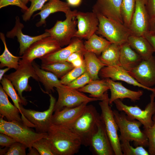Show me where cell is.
Listing matches in <instances>:
<instances>
[{"label": "cell", "mask_w": 155, "mask_h": 155, "mask_svg": "<svg viewBox=\"0 0 155 155\" xmlns=\"http://www.w3.org/2000/svg\"><path fill=\"white\" fill-rule=\"evenodd\" d=\"M61 48L58 42L49 36L32 44L26 51L21 58L25 61L32 63L36 59H40Z\"/></svg>", "instance_id": "obj_12"}, {"label": "cell", "mask_w": 155, "mask_h": 155, "mask_svg": "<svg viewBox=\"0 0 155 155\" xmlns=\"http://www.w3.org/2000/svg\"><path fill=\"white\" fill-rule=\"evenodd\" d=\"M94 12L96 14L99 20L96 31L98 34L105 38L112 43L121 45L127 42L128 38L132 35L128 27L123 24L107 18L98 12Z\"/></svg>", "instance_id": "obj_6"}, {"label": "cell", "mask_w": 155, "mask_h": 155, "mask_svg": "<svg viewBox=\"0 0 155 155\" xmlns=\"http://www.w3.org/2000/svg\"><path fill=\"white\" fill-rule=\"evenodd\" d=\"M27 148L24 144L16 142L9 147L5 155H26Z\"/></svg>", "instance_id": "obj_42"}, {"label": "cell", "mask_w": 155, "mask_h": 155, "mask_svg": "<svg viewBox=\"0 0 155 155\" xmlns=\"http://www.w3.org/2000/svg\"><path fill=\"white\" fill-rule=\"evenodd\" d=\"M67 2L70 6L72 7H77L81 4L82 0H66Z\"/></svg>", "instance_id": "obj_49"}, {"label": "cell", "mask_w": 155, "mask_h": 155, "mask_svg": "<svg viewBox=\"0 0 155 155\" xmlns=\"http://www.w3.org/2000/svg\"><path fill=\"white\" fill-rule=\"evenodd\" d=\"M47 134L54 155H74L82 145L80 137L70 127L51 124Z\"/></svg>", "instance_id": "obj_1"}, {"label": "cell", "mask_w": 155, "mask_h": 155, "mask_svg": "<svg viewBox=\"0 0 155 155\" xmlns=\"http://www.w3.org/2000/svg\"><path fill=\"white\" fill-rule=\"evenodd\" d=\"M88 103L86 102L75 107L65 108L55 112L52 117L51 124L71 127L83 113Z\"/></svg>", "instance_id": "obj_20"}, {"label": "cell", "mask_w": 155, "mask_h": 155, "mask_svg": "<svg viewBox=\"0 0 155 155\" xmlns=\"http://www.w3.org/2000/svg\"><path fill=\"white\" fill-rule=\"evenodd\" d=\"M114 117L120 133L119 139L133 141L136 146H148V139L142 131L140 127L142 125L139 121L129 119L125 113L113 110Z\"/></svg>", "instance_id": "obj_5"}, {"label": "cell", "mask_w": 155, "mask_h": 155, "mask_svg": "<svg viewBox=\"0 0 155 155\" xmlns=\"http://www.w3.org/2000/svg\"><path fill=\"white\" fill-rule=\"evenodd\" d=\"M29 152L27 153L28 155H40L37 150L33 147L29 148Z\"/></svg>", "instance_id": "obj_50"}, {"label": "cell", "mask_w": 155, "mask_h": 155, "mask_svg": "<svg viewBox=\"0 0 155 155\" xmlns=\"http://www.w3.org/2000/svg\"><path fill=\"white\" fill-rule=\"evenodd\" d=\"M143 1H144V3H145V4L146 3L147 0H143Z\"/></svg>", "instance_id": "obj_55"}, {"label": "cell", "mask_w": 155, "mask_h": 155, "mask_svg": "<svg viewBox=\"0 0 155 155\" xmlns=\"http://www.w3.org/2000/svg\"><path fill=\"white\" fill-rule=\"evenodd\" d=\"M58 97L56 102L54 112L65 108L75 107L87 102L101 100L100 99L88 96L77 89L71 88L66 85L56 88Z\"/></svg>", "instance_id": "obj_11"}, {"label": "cell", "mask_w": 155, "mask_h": 155, "mask_svg": "<svg viewBox=\"0 0 155 155\" xmlns=\"http://www.w3.org/2000/svg\"><path fill=\"white\" fill-rule=\"evenodd\" d=\"M84 56L86 71L89 74L92 80L99 79L98 75L100 70L107 65L103 63L94 53L86 51Z\"/></svg>", "instance_id": "obj_28"}, {"label": "cell", "mask_w": 155, "mask_h": 155, "mask_svg": "<svg viewBox=\"0 0 155 155\" xmlns=\"http://www.w3.org/2000/svg\"><path fill=\"white\" fill-rule=\"evenodd\" d=\"M16 70L9 74L5 75L4 76L11 82L22 100V104L26 106L28 102L23 96L22 92L32 90V88L28 83L29 78L32 77L37 81H39V79L32 62L20 59L19 67Z\"/></svg>", "instance_id": "obj_7"}, {"label": "cell", "mask_w": 155, "mask_h": 155, "mask_svg": "<svg viewBox=\"0 0 155 155\" xmlns=\"http://www.w3.org/2000/svg\"><path fill=\"white\" fill-rule=\"evenodd\" d=\"M86 71L84 63L82 66L73 68L67 73L60 78L62 84L67 85L75 80Z\"/></svg>", "instance_id": "obj_38"}, {"label": "cell", "mask_w": 155, "mask_h": 155, "mask_svg": "<svg viewBox=\"0 0 155 155\" xmlns=\"http://www.w3.org/2000/svg\"><path fill=\"white\" fill-rule=\"evenodd\" d=\"M121 147L123 155H150L142 146H139L133 148L130 144V141L124 139H120Z\"/></svg>", "instance_id": "obj_36"}, {"label": "cell", "mask_w": 155, "mask_h": 155, "mask_svg": "<svg viewBox=\"0 0 155 155\" xmlns=\"http://www.w3.org/2000/svg\"><path fill=\"white\" fill-rule=\"evenodd\" d=\"M16 142L7 135L0 133V145L2 147H9Z\"/></svg>", "instance_id": "obj_44"}, {"label": "cell", "mask_w": 155, "mask_h": 155, "mask_svg": "<svg viewBox=\"0 0 155 155\" xmlns=\"http://www.w3.org/2000/svg\"><path fill=\"white\" fill-rule=\"evenodd\" d=\"M139 83L151 88L155 85V57L143 60L136 67L127 71Z\"/></svg>", "instance_id": "obj_16"}, {"label": "cell", "mask_w": 155, "mask_h": 155, "mask_svg": "<svg viewBox=\"0 0 155 155\" xmlns=\"http://www.w3.org/2000/svg\"><path fill=\"white\" fill-rule=\"evenodd\" d=\"M100 115L93 105H87L83 113L70 128L79 136L82 144L89 146L91 137L95 132Z\"/></svg>", "instance_id": "obj_3"}, {"label": "cell", "mask_w": 155, "mask_h": 155, "mask_svg": "<svg viewBox=\"0 0 155 155\" xmlns=\"http://www.w3.org/2000/svg\"><path fill=\"white\" fill-rule=\"evenodd\" d=\"M150 30L155 32V17L150 19Z\"/></svg>", "instance_id": "obj_51"}, {"label": "cell", "mask_w": 155, "mask_h": 155, "mask_svg": "<svg viewBox=\"0 0 155 155\" xmlns=\"http://www.w3.org/2000/svg\"><path fill=\"white\" fill-rule=\"evenodd\" d=\"M120 47L121 45L111 43L102 51L99 59L107 66H121Z\"/></svg>", "instance_id": "obj_30"}, {"label": "cell", "mask_w": 155, "mask_h": 155, "mask_svg": "<svg viewBox=\"0 0 155 155\" xmlns=\"http://www.w3.org/2000/svg\"><path fill=\"white\" fill-rule=\"evenodd\" d=\"M0 38L3 42L4 49L3 53L0 56V67H6L17 69L19 67V61L21 57L16 56L9 51L6 45L4 34L1 32Z\"/></svg>", "instance_id": "obj_32"}, {"label": "cell", "mask_w": 155, "mask_h": 155, "mask_svg": "<svg viewBox=\"0 0 155 155\" xmlns=\"http://www.w3.org/2000/svg\"><path fill=\"white\" fill-rule=\"evenodd\" d=\"M1 83L3 89L11 99L14 105L19 110L20 113L21 112L20 105L22 104V101L17 93L16 90L11 82L8 79L3 77Z\"/></svg>", "instance_id": "obj_34"}, {"label": "cell", "mask_w": 155, "mask_h": 155, "mask_svg": "<svg viewBox=\"0 0 155 155\" xmlns=\"http://www.w3.org/2000/svg\"><path fill=\"white\" fill-rule=\"evenodd\" d=\"M150 96V101L144 110L137 105L125 104L119 99L115 100L114 103L118 111L125 113L130 119L139 121L143 125L144 128L146 129L153 125L152 117L155 114V92H152Z\"/></svg>", "instance_id": "obj_9"}, {"label": "cell", "mask_w": 155, "mask_h": 155, "mask_svg": "<svg viewBox=\"0 0 155 155\" xmlns=\"http://www.w3.org/2000/svg\"><path fill=\"white\" fill-rule=\"evenodd\" d=\"M109 89L105 78L92 80L90 83L78 90L83 93H88L90 97L101 100L104 93Z\"/></svg>", "instance_id": "obj_29"}, {"label": "cell", "mask_w": 155, "mask_h": 155, "mask_svg": "<svg viewBox=\"0 0 155 155\" xmlns=\"http://www.w3.org/2000/svg\"><path fill=\"white\" fill-rule=\"evenodd\" d=\"M105 79L111 92V97L109 98L110 104L118 99L127 98L133 101H135L139 100L143 94L142 90H131L123 86L121 82H115L109 78Z\"/></svg>", "instance_id": "obj_22"}, {"label": "cell", "mask_w": 155, "mask_h": 155, "mask_svg": "<svg viewBox=\"0 0 155 155\" xmlns=\"http://www.w3.org/2000/svg\"><path fill=\"white\" fill-rule=\"evenodd\" d=\"M78 11L76 9L69 10L65 14L66 18L64 20H57L53 27L45 30L58 42L61 47L69 44L77 30L78 22L75 16Z\"/></svg>", "instance_id": "obj_10"}, {"label": "cell", "mask_w": 155, "mask_h": 155, "mask_svg": "<svg viewBox=\"0 0 155 155\" xmlns=\"http://www.w3.org/2000/svg\"><path fill=\"white\" fill-rule=\"evenodd\" d=\"M84 42L82 39L73 38L69 44L64 48L44 56L40 59L42 64H49L66 61L68 58L74 52L86 51Z\"/></svg>", "instance_id": "obj_17"}, {"label": "cell", "mask_w": 155, "mask_h": 155, "mask_svg": "<svg viewBox=\"0 0 155 155\" xmlns=\"http://www.w3.org/2000/svg\"><path fill=\"white\" fill-rule=\"evenodd\" d=\"M10 5L18 6L24 12L28 8L26 5L20 0H0V9Z\"/></svg>", "instance_id": "obj_43"}, {"label": "cell", "mask_w": 155, "mask_h": 155, "mask_svg": "<svg viewBox=\"0 0 155 155\" xmlns=\"http://www.w3.org/2000/svg\"><path fill=\"white\" fill-rule=\"evenodd\" d=\"M102 79L111 78L113 80H120L134 86L155 92V88L145 86L139 83L128 72L121 66L108 65L103 67L99 73Z\"/></svg>", "instance_id": "obj_19"}, {"label": "cell", "mask_w": 155, "mask_h": 155, "mask_svg": "<svg viewBox=\"0 0 155 155\" xmlns=\"http://www.w3.org/2000/svg\"><path fill=\"white\" fill-rule=\"evenodd\" d=\"M40 68L52 73L59 78H61L74 67L70 63L65 61L49 64H42Z\"/></svg>", "instance_id": "obj_33"}, {"label": "cell", "mask_w": 155, "mask_h": 155, "mask_svg": "<svg viewBox=\"0 0 155 155\" xmlns=\"http://www.w3.org/2000/svg\"><path fill=\"white\" fill-rule=\"evenodd\" d=\"M149 42L155 53V32L149 30L143 36Z\"/></svg>", "instance_id": "obj_46"}, {"label": "cell", "mask_w": 155, "mask_h": 155, "mask_svg": "<svg viewBox=\"0 0 155 155\" xmlns=\"http://www.w3.org/2000/svg\"><path fill=\"white\" fill-rule=\"evenodd\" d=\"M150 20L143 0H136L135 10L128 27L132 35L143 36L150 30Z\"/></svg>", "instance_id": "obj_13"}, {"label": "cell", "mask_w": 155, "mask_h": 155, "mask_svg": "<svg viewBox=\"0 0 155 155\" xmlns=\"http://www.w3.org/2000/svg\"><path fill=\"white\" fill-rule=\"evenodd\" d=\"M50 104L48 108L40 112L26 109L22 104L20 105L21 118L24 123L30 127L35 128L36 132L40 133H47L51 124V120L56 102L55 98L50 93Z\"/></svg>", "instance_id": "obj_4"}, {"label": "cell", "mask_w": 155, "mask_h": 155, "mask_svg": "<svg viewBox=\"0 0 155 155\" xmlns=\"http://www.w3.org/2000/svg\"><path fill=\"white\" fill-rule=\"evenodd\" d=\"M75 18L77 20L78 29L74 37L87 40L96 32L99 22L94 12L78 11Z\"/></svg>", "instance_id": "obj_14"}, {"label": "cell", "mask_w": 155, "mask_h": 155, "mask_svg": "<svg viewBox=\"0 0 155 155\" xmlns=\"http://www.w3.org/2000/svg\"><path fill=\"white\" fill-rule=\"evenodd\" d=\"M143 60L141 56L131 47L127 42L121 45V66L127 71L136 67Z\"/></svg>", "instance_id": "obj_24"}, {"label": "cell", "mask_w": 155, "mask_h": 155, "mask_svg": "<svg viewBox=\"0 0 155 155\" xmlns=\"http://www.w3.org/2000/svg\"><path fill=\"white\" fill-rule=\"evenodd\" d=\"M153 125L144 129L143 131L147 137L148 142V152L150 155H155V114L152 117Z\"/></svg>", "instance_id": "obj_39"}, {"label": "cell", "mask_w": 155, "mask_h": 155, "mask_svg": "<svg viewBox=\"0 0 155 155\" xmlns=\"http://www.w3.org/2000/svg\"><path fill=\"white\" fill-rule=\"evenodd\" d=\"M24 27L23 24L20 21L19 17H16L15 25L11 30L7 32L6 36L8 38H13L15 36L17 38L20 44L19 55L22 56L30 46L36 41L42 38L50 36L49 34L47 32L40 35L31 36L24 34L22 29Z\"/></svg>", "instance_id": "obj_18"}, {"label": "cell", "mask_w": 155, "mask_h": 155, "mask_svg": "<svg viewBox=\"0 0 155 155\" xmlns=\"http://www.w3.org/2000/svg\"><path fill=\"white\" fill-rule=\"evenodd\" d=\"M30 127L23 122L7 121L1 116L0 133L7 135L16 142L24 144L28 148L32 147L35 141L48 135L47 133H37Z\"/></svg>", "instance_id": "obj_2"}, {"label": "cell", "mask_w": 155, "mask_h": 155, "mask_svg": "<svg viewBox=\"0 0 155 155\" xmlns=\"http://www.w3.org/2000/svg\"><path fill=\"white\" fill-rule=\"evenodd\" d=\"M145 6L150 19L155 17V0H147Z\"/></svg>", "instance_id": "obj_45"}, {"label": "cell", "mask_w": 155, "mask_h": 155, "mask_svg": "<svg viewBox=\"0 0 155 155\" xmlns=\"http://www.w3.org/2000/svg\"><path fill=\"white\" fill-rule=\"evenodd\" d=\"M92 80L89 74L86 71L66 86L70 88L78 90L84 87Z\"/></svg>", "instance_id": "obj_41"}, {"label": "cell", "mask_w": 155, "mask_h": 155, "mask_svg": "<svg viewBox=\"0 0 155 155\" xmlns=\"http://www.w3.org/2000/svg\"><path fill=\"white\" fill-rule=\"evenodd\" d=\"M136 0H122L121 14L124 24L128 27L134 11Z\"/></svg>", "instance_id": "obj_35"}, {"label": "cell", "mask_w": 155, "mask_h": 155, "mask_svg": "<svg viewBox=\"0 0 155 155\" xmlns=\"http://www.w3.org/2000/svg\"><path fill=\"white\" fill-rule=\"evenodd\" d=\"M9 147H5L3 149H0V155H5L7 152Z\"/></svg>", "instance_id": "obj_53"}, {"label": "cell", "mask_w": 155, "mask_h": 155, "mask_svg": "<svg viewBox=\"0 0 155 155\" xmlns=\"http://www.w3.org/2000/svg\"><path fill=\"white\" fill-rule=\"evenodd\" d=\"M107 91L99 103L101 110L100 117L103 122L115 155H123L118 134L119 128L115 120L113 110L109 105Z\"/></svg>", "instance_id": "obj_8"}, {"label": "cell", "mask_w": 155, "mask_h": 155, "mask_svg": "<svg viewBox=\"0 0 155 155\" xmlns=\"http://www.w3.org/2000/svg\"><path fill=\"white\" fill-rule=\"evenodd\" d=\"M11 68L8 67H7L4 69H1L0 70V80H1L4 77L5 75V73L7 71L9 70Z\"/></svg>", "instance_id": "obj_52"}, {"label": "cell", "mask_w": 155, "mask_h": 155, "mask_svg": "<svg viewBox=\"0 0 155 155\" xmlns=\"http://www.w3.org/2000/svg\"><path fill=\"white\" fill-rule=\"evenodd\" d=\"M122 1L96 0L93 7L92 11L98 12L107 18L123 24L121 14Z\"/></svg>", "instance_id": "obj_21"}, {"label": "cell", "mask_w": 155, "mask_h": 155, "mask_svg": "<svg viewBox=\"0 0 155 155\" xmlns=\"http://www.w3.org/2000/svg\"><path fill=\"white\" fill-rule=\"evenodd\" d=\"M70 6L67 2L61 0H49L45 4L40 11L35 14L34 17L37 15L40 17V21L36 26L39 27L46 25V19L51 14L58 12H62L65 14L70 10Z\"/></svg>", "instance_id": "obj_23"}, {"label": "cell", "mask_w": 155, "mask_h": 155, "mask_svg": "<svg viewBox=\"0 0 155 155\" xmlns=\"http://www.w3.org/2000/svg\"><path fill=\"white\" fill-rule=\"evenodd\" d=\"M19 110L9 101L7 95L0 85V114L9 121L23 122ZM24 123V122H23Z\"/></svg>", "instance_id": "obj_25"}, {"label": "cell", "mask_w": 155, "mask_h": 155, "mask_svg": "<svg viewBox=\"0 0 155 155\" xmlns=\"http://www.w3.org/2000/svg\"><path fill=\"white\" fill-rule=\"evenodd\" d=\"M89 146L94 153L96 155H115L100 117L97 122V128L91 137Z\"/></svg>", "instance_id": "obj_15"}, {"label": "cell", "mask_w": 155, "mask_h": 155, "mask_svg": "<svg viewBox=\"0 0 155 155\" xmlns=\"http://www.w3.org/2000/svg\"><path fill=\"white\" fill-rule=\"evenodd\" d=\"M127 42L141 56L143 60H148L153 56L154 50L144 36L131 35L128 38Z\"/></svg>", "instance_id": "obj_27"}, {"label": "cell", "mask_w": 155, "mask_h": 155, "mask_svg": "<svg viewBox=\"0 0 155 155\" xmlns=\"http://www.w3.org/2000/svg\"><path fill=\"white\" fill-rule=\"evenodd\" d=\"M25 5H26L28 2L29 1V0H20Z\"/></svg>", "instance_id": "obj_54"}, {"label": "cell", "mask_w": 155, "mask_h": 155, "mask_svg": "<svg viewBox=\"0 0 155 155\" xmlns=\"http://www.w3.org/2000/svg\"><path fill=\"white\" fill-rule=\"evenodd\" d=\"M74 67L81 66L84 63V57L80 58L71 63Z\"/></svg>", "instance_id": "obj_48"}, {"label": "cell", "mask_w": 155, "mask_h": 155, "mask_svg": "<svg viewBox=\"0 0 155 155\" xmlns=\"http://www.w3.org/2000/svg\"><path fill=\"white\" fill-rule=\"evenodd\" d=\"M85 52L78 51L73 53L68 58L66 61L71 63L80 58L84 57V54Z\"/></svg>", "instance_id": "obj_47"}, {"label": "cell", "mask_w": 155, "mask_h": 155, "mask_svg": "<svg viewBox=\"0 0 155 155\" xmlns=\"http://www.w3.org/2000/svg\"><path fill=\"white\" fill-rule=\"evenodd\" d=\"M39 81L44 86L46 90L45 93H50L51 91H54V88L62 86L59 78L52 73L42 69L34 61L32 62Z\"/></svg>", "instance_id": "obj_26"}, {"label": "cell", "mask_w": 155, "mask_h": 155, "mask_svg": "<svg viewBox=\"0 0 155 155\" xmlns=\"http://www.w3.org/2000/svg\"><path fill=\"white\" fill-rule=\"evenodd\" d=\"M32 147L36 149L40 155H54L47 137L42 138L35 141Z\"/></svg>", "instance_id": "obj_37"}, {"label": "cell", "mask_w": 155, "mask_h": 155, "mask_svg": "<svg viewBox=\"0 0 155 155\" xmlns=\"http://www.w3.org/2000/svg\"><path fill=\"white\" fill-rule=\"evenodd\" d=\"M49 0H29L31 5L28 9L24 12L22 16L23 20L25 22L29 20L33 13L38 10H40Z\"/></svg>", "instance_id": "obj_40"}, {"label": "cell", "mask_w": 155, "mask_h": 155, "mask_svg": "<svg viewBox=\"0 0 155 155\" xmlns=\"http://www.w3.org/2000/svg\"><path fill=\"white\" fill-rule=\"evenodd\" d=\"M111 43L107 39L95 33L85 41L84 45L86 51L100 56L102 51Z\"/></svg>", "instance_id": "obj_31"}]
</instances>
